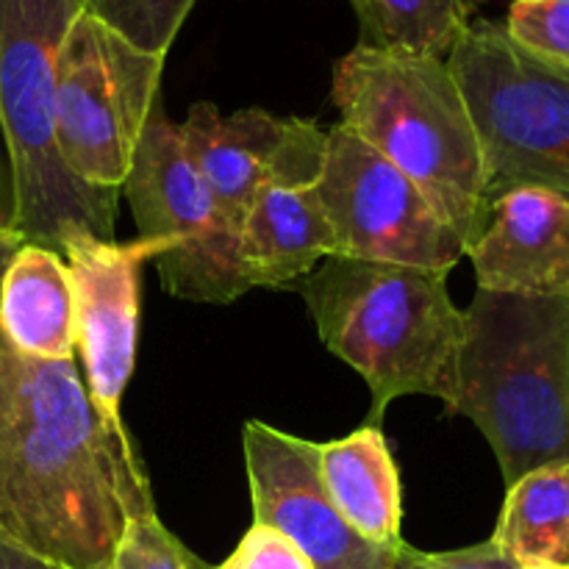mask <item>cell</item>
<instances>
[{"mask_svg": "<svg viewBox=\"0 0 569 569\" xmlns=\"http://www.w3.org/2000/svg\"><path fill=\"white\" fill-rule=\"evenodd\" d=\"M153 509L128 431L100 420L76 361L17 353L0 333V531L72 569H106Z\"/></svg>", "mask_w": 569, "mask_h": 569, "instance_id": "1", "label": "cell"}, {"mask_svg": "<svg viewBox=\"0 0 569 569\" xmlns=\"http://www.w3.org/2000/svg\"><path fill=\"white\" fill-rule=\"evenodd\" d=\"M306 300L322 345L367 381V426L381 428L389 403L428 395L453 411L465 311L448 272L328 256L292 287Z\"/></svg>", "mask_w": 569, "mask_h": 569, "instance_id": "2", "label": "cell"}, {"mask_svg": "<svg viewBox=\"0 0 569 569\" xmlns=\"http://www.w3.org/2000/svg\"><path fill=\"white\" fill-rule=\"evenodd\" d=\"M450 415L476 422L506 487L537 467L569 465V298L478 289Z\"/></svg>", "mask_w": 569, "mask_h": 569, "instance_id": "3", "label": "cell"}, {"mask_svg": "<svg viewBox=\"0 0 569 569\" xmlns=\"http://www.w3.org/2000/svg\"><path fill=\"white\" fill-rule=\"evenodd\" d=\"M342 122L431 200L470 248L489 217L481 142L448 59L356 44L333 67Z\"/></svg>", "mask_w": 569, "mask_h": 569, "instance_id": "4", "label": "cell"}, {"mask_svg": "<svg viewBox=\"0 0 569 569\" xmlns=\"http://www.w3.org/2000/svg\"><path fill=\"white\" fill-rule=\"evenodd\" d=\"M87 0H0V131L11 161V228L59 250L70 231L114 239L117 189L81 181L56 142V67Z\"/></svg>", "mask_w": 569, "mask_h": 569, "instance_id": "5", "label": "cell"}, {"mask_svg": "<svg viewBox=\"0 0 569 569\" xmlns=\"http://www.w3.org/2000/svg\"><path fill=\"white\" fill-rule=\"evenodd\" d=\"M487 170V206L515 187L569 198V67L528 53L500 22L467 28L448 56Z\"/></svg>", "mask_w": 569, "mask_h": 569, "instance_id": "6", "label": "cell"}, {"mask_svg": "<svg viewBox=\"0 0 569 569\" xmlns=\"http://www.w3.org/2000/svg\"><path fill=\"white\" fill-rule=\"evenodd\" d=\"M139 237L164 239L156 259L167 295L194 303H231L248 292L239 226L211 194L183 148L181 128L156 103L122 181Z\"/></svg>", "mask_w": 569, "mask_h": 569, "instance_id": "7", "label": "cell"}, {"mask_svg": "<svg viewBox=\"0 0 569 569\" xmlns=\"http://www.w3.org/2000/svg\"><path fill=\"white\" fill-rule=\"evenodd\" d=\"M164 59L87 9L72 20L56 67V142L81 181L122 187L156 109Z\"/></svg>", "mask_w": 569, "mask_h": 569, "instance_id": "8", "label": "cell"}, {"mask_svg": "<svg viewBox=\"0 0 569 569\" xmlns=\"http://www.w3.org/2000/svg\"><path fill=\"white\" fill-rule=\"evenodd\" d=\"M315 187L333 233L331 256L439 272L467 256L465 239L417 183L345 126L328 128L326 164Z\"/></svg>", "mask_w": 569, "mask_h": 569, "instance_id": "9", "label": "cell"}, {"mask_svg": "<svg viewBox=\"0 0 569 569\" xmlns=\"http://www.w3.org/2000/svg\"><path fill=\"white\" fill-rule=\"evenodd\" d=\"M59 250L76 292V350L83 359V387L100 420L126 431L120 400L137 359L139 276L142 264L167 250L164 239L114 242L70 231Z\"/></svg>", "mask_w": 569, "mask_h": 569, "instance_id": "10", "label": "cell"}, {"mask_svg": "<svg viewBox=\"0 0 569 569\" xmlns=\"http://www.w3.org/2000/svg\"><path fill=\"white\" fill-rule=\"evenodd\" d=\"M181 139L211 194L233 226L267 187L303 189L320 181L328 131L315 120L242 109L222 117L214 103H192Z\"/></svg>", "mask_w": 569, "mask_h": 569, "instance_id": "11", "label": "cell"}, {"mask_svg": "<svg viewBox=\"0 0 569 569\" xmlns=\"http://www.w3.org/2000/svg\"><path fill=\"white\" fill-rule=\"evenodd\" d=\"M242 448L253 522L292 539L315 569H392L400 548L367 542L328 498L317 470V442L250 420Z\"/></svg>", "mask_w": 569, "mask_h": 569, "instance_id": "12", "label": "cell"}, {"mask_svg": "<svg viewBox=\"0 0 569 569\" xmlns=\"http://www.w3.org/2000/svg\"><path fill=\"white\" fill-rule=\"evenodd\" d=\"M467 256L478 289L569 298V198L542 187L509 189L492 200Z\"/></svg>", "mask_w": 569, "mask_h": 569, "instance_id": "13", "label": "cell"}, {"mask_svg": "<svg viewBox=\"0 0 569 569\" xmlns=\"http://www.w3.org/2000/svg\"><path fill=\"white\" fill-rule=\"evenodd\" d=\"M331 253L333 233L317 187H267L244 211L239 259L250 289H289Z\"/></svg>", "mask_w": 569, "mask_h": 569, "instance_id": "14", "label": "cell"}, {"mask_svg": "<svg viewBox=\"0 0 569 569\" xmlns=\"http://www.w3.org/2000/svg\"><path fill=\"white\" fill-rule=\"evenodd\" d=\"M0 333L28 359L76 356V292L56 250L22 242L11 253L0 276Z\"/></svg>", "mask_w": 569, "mask_h": 569, "instance_id": "15", "label": "cell"}, {"mask_svg": "<svg viewBox=\"0 0 569 569\" xmlns=\"http://www.w3.org/2000/svg\"><path fill=\"white\" fill-rule=\"evenodd\" d=\"M317 470L328 498L356 533L381 548H400V472L381 428L365 426L317 445Z\"/></svg>", "mask_w": 569, "mask_h": 569, "instance_id": "16", "label": "cell"}, {"mask_svg": "<svg viewBox=\"0 0 569 569\" xmlns=\"http://www.w3.org/2000/svg\"><path fill=\"white\" fill-rule=\"evenodd\" d=\"M492 542L520 565H569V465L537 467L511 483Z\"/></svg>", "mask_w": 569, "mask_h": 569, "instance_id": "17", "label": "cell"}, {"mask_svg": "<svg viewBox=\"0 0 569 569\" xmlns=\"http://www.w3.org/2000/svg\"><path fill=\"white\" fill-rule=\"evenodd\" d=\"M359 17V44L387 53L448 59L467 28L478 0H350Z\"/></svg>", "mask_w": 569, "mask_h": 569, "instance_id": "18", "label": "cell"}, {"mask_svg": "<svg viewBox=\"0 0 569 569\" xmlns=\"http://www.w3.org/2000/svg\"><path fill=\"white\" fill-rule=\"evenodd\" d=\"M198 0H87V11L148 53L167 56Z\"/></svg>", "mask_w": 569, "mask_h": 569, "instance_id": "19", "label": "cell"}, {"mask_svg": "<svg viewBox=\"0 0 569 569\" xmlns=\"http://www.w3.org/2000/svg\"><path fill=\"white\" fill-rule=\"evenodd\" d=\"M106 569H206L167 531L156 509L139 511L126 522Z\"/></svg>", "mask_w": 569, "mask_h": 569, "instance_id": "20", "label": "cell"}, {"mask_svg": "<svg viewBox=\"0 0 569 569\" xmlns=\"http://www.w3.org/2000/svg\"><path fill=\"white\" fill-rule=\"evenodd\" d=\"M503 28L528 53L569 67V0H515Z\"/></svg>", "mask_w": 569, "mask_h": 569, "instance_id": "21", "label": "cell"}, {"mask_svg": "<svg viewBox=\"0 0 569 569\" xmlns=\"http://www.w3.org/2000/svg\"><path fill=\"white\" fill-rule=\"evenodd\" d=\"M226 565L228 569H315L292 539L261 522L250 526Z\"/></svg>", "mask_w": 569, "mask_h": 569, "instance_id": "22", "label": "cell"}, {"mask_svg": "<svg viewBox=\"0 0 569 569\" xmlns=\"http://www.w3.org/2000/svg\"><path fill=\"white\" fill-rule=\"evenodd\" d=\"M392 569H520V561L511 559L492 539L472 548L448 550V553H422L403 542Z\"/></svg>", "mask_w": 569, "mask_h": 569, "instance_id": "23", "label": "cell"}, {"mask_svg": "<svg viewBox=\"0 0 569 569\" xmlns=\"http://www.w3.org/2000/svg\"><path fill=\"white\" fill-rule=\"evenodd\" d=\"M0 569H72L64 565H56V561L37 556L33 550L22 548L20 542H14L11 537H6L0 531Z\"/></svg>", "mask_w": 569, "mask_h": 569, "instance_id": "24", "label": "cell"}, {"mask_svg": "<svg viewBox=\"0 0 569 569\" xmlns=\"http://www.w3.org/2000/svg\"><path fill=\"white\" fill-rule=\"evenodd\" d=\"M22 242H26V239H22L20 233L14 231V228H9V231L0 233V276H3L6 264H9V259H11V253H14V250L20 248Z\"/></svg>", "mask_w": 569, "mask_h": 569, "instance_id": "25", "label": "cell"}, {"mask_svg": "<svg viewBox=\"0 0 569 569\" xmlns=\"http://www.w3.org/2000/svg\"><path fill=\"white\" fill-rule=\"evenodd\" d=\"M520 569H569V565H550V561H533V565H520Z\"/></svg>", "mask_w": 569, "mask_h": 569, "instance_id": "26", "label": "cell"}, {"mask_svg": "<svg viewBox=\"0 0 569 569\" xmlns=\"http://www.w3.org/2000/svg\"><path fill=\"white\" fill-rule=\"evenodd\" d=\"M9 228H11V220L9 217H3V211H0V233L9 231Z\"/></svg>", "mask_w": 569, "mask_h": 569, "instance_id": "27", "label": "cell"}, {"mask_svg": "<svg viewBox=\"0 0 569 569\" xmlns=\"http://www.w3.org/2000/svg\"><path fill=\"white\" fill-rule=\"evenodd\" d=\"M220 569H228V565H222V567H220Z\"/></svg>", "mask_w": 569, "mask_h": 569, "instance_id": "28", "label": "cell"}]
</instances>
